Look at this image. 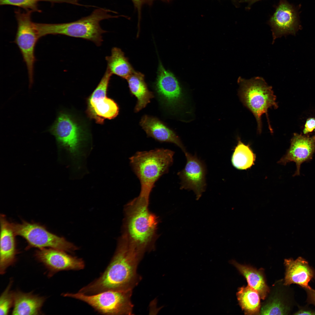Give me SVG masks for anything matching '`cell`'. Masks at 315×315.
Masks as SVG:
<instances>
[{
  "label": "cell",
  "mask_w": 315,
  "mask_h": 315,
  "mask_svg": "<svg viewBox=\"0 0 315 315\" xmlns=\"http://www.w3.org/2000/svg\"><path fill=\"white\" fill-rule=\"evenodd\" d=\"M14 298L13 315L40 314L45 301L44 297L20 291L14 292Z\"/></svg>",
  "instance_id": "cell-19"
},
{
  "label": "cell",
  "mask_w": 315,
  "mask_h": 315,
  "mask_svg": "<svg viewBox=\"0 0 315 315\" xmlns=\"http://www.w3.org/2000/svg\"><path fill=\"white\" fill-rule=\"evenodd\" d=\"M32 12L22 11L20 9L15 12L18 26L14 42L18 46L26 64L30 87L34 81V66L36 60L35 48L39 39L35 23L32 20Z\"/></svg>",
  "instance_id": "cell-7"
},
{
  "label": "cell",
  "mask_w": 315,
  "mask_h": 315,
  "mask_svg": "<svg viewBox=\"0 0 315 315\" xmlns=\"http://www.w3.org/2000/svg\"><path fill=\"white\" fill-rule=\"evenodd\" d=\"M184 153L186 163L185 168L177 173L181 181L180 189L192 190L198 200L206 189L205 166L195 155L186 151Z\"/></svg>",
  "instance_id": "cell-12"
},
{
  "label": "cell",
  "mask_w": 315,
  "mask_h": 315,
  "mask_svg": "<svg viewBox=\"0 0 315 315\" xmlns=\"http://www.w3.org/2000/svg\"><path fill=\"white\" fill-rule=\"evenodd\" d=\"M261 0H241V2L247 3L248 4V7H249L252 5L255 2Z\"/></svg>",
  "instance_id": "cell-32"
},
{
  "label": "cell",
  "mask_w": 315,
  "mask_h": 315,
  "mask_svg": "<svg viewBox=\"0 0 315 315\" xmlns=\"http://www.w3.org/2000/svg\"><path fill=\"white\" fill-rule=\"evenodd\" d=\"M135 8L137 10L138 14V26L139 25L141 18V8L143 5L146 4L151 5L154 0H131Z\"/></svg>",
  "instance_id": "cell-28"
},
{
  "label": "cell",
  "mask_w": 315,
  "mask_h": 315,
  "mask_svg": "<svg viewBox=\"0 0 315 315\" xmlns=\"http://www.w3.org/2000/svg\"><path fill=\"white\" fill-rule=\"evenodd\" d=\"M161 0L162 1H164V2H169L170 1V0Z\"/></svg>",
  "instance_id": "cell-33"
},
{
  "label": "cell",
  "mask_w": 315,
  "mask_h": 315,
  "mask_svg": "<svg viewBox=\"0 0 315 315\" xmlns=\"http://www.w3.org/2000/svg\"><path fill=\"white\" fill-rule=\"evenodd\" d=\"M11 224L15 235L25 239L31 247L39 249L49 247L70 253L78 249L73 243L50 232L38 224L24 221L21 223Z\"/></svg>",
  "instance_id": "cell-8"
},
{
  "label": "cell",
  "mask_w": 315,
  "mask_h": 315,
  "mask_svg": "<svg viewBox=\"0 0 315 315\" xmlns=\"http://www.w3.org/2000/svg\"><path fill=\"white\" fill-rule=\"evenodd\" d=\"M305 289L307 293L308 302L315 306V290L311 288Z\"/></svg>",
  "instance_id": "cell-30"
},
{
  "label": "cell",
  "mask_w": 315,
  "mask_h": 315,
  "mask_svg": "<svg viewBox=\"0 0 315 315\" xmlns=\"http://www.w3.org/2000/svg\"><path fill=\"white\" fill-rule=\"evenodd\" d=\"M49 131L73 158L79 157L82 140L81 132L79 126L69 115L64 113H60Z\"/></svg>",
  "instance_id": "cell-10"
},
{
  "label": "cell",
  "mask_w": 315,
  "mask_h": 315,
  "mask_svg": "<svg viewBox=\"0 0 315 315\" xmlns=\"http://www.w3.org/2000/svg\"><path fill=\"white\" fill-rule=\"evenodd\" d=\"M233 0V1H234L235 2H237L238 1V0Z\"/></svg>",
  "instance_id": "cell-34"
},
{
  "label": "cell",
  "mask_w": 315,
  "mask_h": 315,
  "mask_svg": "<svg viewBox=\"0 0 315 315\" xmlns=\"http://www.w3.org/2000/svg\"><path fill=\"white\" fill-rule=\"evenodd\" d=\"M110 12L117 13L109 9L98 8L90 15L74 22L57 24L35 23V24L39 38L49 34L62 35L90 41L100 46L103 41L102 34L107 32L101 28L100 22L122 16L112 15L109 14Z\"/></svg>",
  "instance_id": "cell-4"
},
{
  "label": "cell",
  "mask_w": 315,
  "mask_h": 315,
  "mask_svg": "<svg viewBox=\"0 0 315 315\" xmlns=\"http://www.w3.org/2000/svg\"><path fill=\"white\" fill-rule=\"evenodd\" d=\"M174 153L170 149L158 148L137 152L129 158L131 167L141 184L138 196L149 200L155 183L168 172L172 164Z\"/></svg>",
  "instance_id": "cell-3"
},
{
  "label": "cell",
  "mask_w": 315,
  "mask_h": 315,
  "mask_svg": "<svg viewBox=\"0 0 315 315\" xmlns=\"http://www.w3.org/2000/svg\"><path fill=\"white\" fill-rule=\"evenodd\" d=\"M132 293V290H110L91 295L67 293L63 296L84 302L100 314L131 315L133 306L131 300Z\"/></svg>",
  "instance_id": "cell-6"
},
{
  "label": "cell",
  "mask_w": 315,
  "mask_h": 315,
  "mask_svg": "<svg viewBox=\"0 0 315 315\" xmlns=\"http://www.w3.org/2000/svg\"><path fill=\"white\" fill-rule=\"evenodd\" d=\"M140 124L148 136L160 142L173 143L184 152L186 151L178 136L157 118L145 115L142 117Z\"/></svg>",
  "instance_id": "cell-18"
},
{
  "label": "cell",
  "mask_w": 315,
  "mask_h": 315,
  "mask_svg": "<svg viewBox=\"0 0 315 315\" xmlns=\"http://www.w3.org/2000/svg\"><path fill=\"white\" fill-rule=\"evenodd\" d=\"M107 63L106 69L112 74L127 79L135 71L122 50L113 48L110 56L105 57Z\"/></svg>",
  "instance_id": "cell-21"
},
{
  "label": "cell",
  "mask_w": 315,
  "mask_h": 315,
  "mask_svg": "<svg viewBox=\"0 0 315 315\" xmlns=\"http://www.w3.org/2000/svg\"><path fill=\"white\" fill-rule=\"evenodd\" d=\"M149 201L138 196L124 209L122 236L131 246L143 254L154 248L158 223L157 217L149 210Z\"/></svg>",
  "instance_id": "cell-2"
},
{
  "label": "cell",
  "mask_w": 315,
  "mask_h": 315,
  "mask_svg": "<svg viewBox=\"0 0 315 315\" xmlns=\"http://www.w3.org/2000/svg\"><path fill=\"white\" fill-rule=\"evenodd\" d=\"M41 1L49 2L52 4L64 3L78 6L80 5L78 0H0V5L13 6L22 8L27 11L41 12L38 7V3Z\"/></svg>",
  "instance_id": "cell-25"
},
{
  "label": "cell",
  "mask_w": 315,
  "mask_h": 315,
  "mask_svg": "<svg viewBox=\"0 0 315 315\" xmlns=\"http://www.w3.org/2000/svg\"><path fill=\"white\" fill-rule=\"evenodd\" d=\"M240 307L246 314H258L260 308V297L258 293L248 285L239 288L237 293Z\"/></svg>",
  "instance_id": "cell-23"
},
{
  "label": "cell",
  "mask_w": 315,
  "mask_h": 315,
  "mask_svg": "<svg viewBox=\"0 0 315 315\" xmlns=\"http://www.w3.org/2000/svg\"><path fill=\"white\" fill-rule=\"evenodd\" d=\"M239 85L238 95L241 101L253 114L257 125V131L260 134L262 131V116L265 114L271 133L267 114L269 108H278L272 87L262 77H256L249 79L239 77L238 79Z\"/></svg>",
  "instance_id": "cell-5"
},
{
  "label": "cell",
  "mask_w": 315,
  "mask_h": 315,
  "mask_svg": "<svg viewBox=\"0 0 315 315\" xmlns=\"http://www.w3.org/2000/svg\"><path fill=\"white\" fill-rule=\"evenodd\" d=\"M294 314L295 315H315V311L307 308H301Z\"/></svg>",
  "instance_id": "cell-31"
},
{
  "label": "cell",
  "mask_w": 315,
  "mask_h": 315,
  "mask_svg": "<svg viewBox=\"0 0 315 315\" xmlns=\"http://www.w3.org/2000/svg\"><path fill=\"white\" fill-rule=\"evenodd\" d=\"M35 256L51 273L65 270L83 269L85 264L81 258L68 254L66 252L50 248L39 249Z\"/></svg>",
  "instance_id": "cell-13"
},
{
  "label": "cell",
  "mask_w": 315,
  "mask_h": 315,
  "mask_svg": "<svg viewBox=\"0 0 315 315\" xmlns=\"http://www.w3.org/2000/svg\"><path fill=\"white\" fill-rule=\"evenodd\" d=\"M315 130V118H310L307 120L304 125L303 133L304 134H307L311 133Z\"/></svg>",
  "instance_id": "cell-29"
},
{
  "label": "cell",
  "mask_w": 315,
  "mask_h": 315,
  "mask_svg": "<svg viewBox=\"0 0 315 315\" xmlns=\"http://www.w3.org/2000/svg\"><path fill=\"white\" fill-rule=\"evenodd\" d=\"M231 157L233 166L239 170H246L254 164L256 156L249 145H246L239 139Z\"/></svg>",
  "instance_id": "cell-24"
},
{
  "label": "cell",
  "mask_w": 315,
  "mask_h": 315,
  "mask_svg": "<svg viewBox=\"0 0 315 315\" xmlns=\"http://www.w3.org/2000/svg\"><path fill=\"white\" fill-rule=\"evenodd\" d=\"M12 281L11 280L2 293L0 298V315H6L13 305L14 293L10 290Z\"/></svg>",
  "instance_id": "cell-27"
},
{
  "label": "cell",
  "mask_w": 315,
  "mask_h": 315,
  "mask_svg": "<svg viewBox=\"0 0 315 315\" xmlns=\"http://www.w3.org/2000/svg\"><path fill=\"white\" fill-rule=\"evenodd\" d=\"M268 23L272 32L273 43L282 36L295 35L300 28L296 11L286 0H279Z\"/></svg>",
  "instance_id": "cell-11"
},
{
  "label": "cell",
  "mask_w": 315,
  "mask_h": 315,
  "mask_svg": "<svg viewBox=\"0 0 315 315\" xmlns=\"http://www.w3.org/2000/svg\"><path fill=\"white\" fill-rule=\"evenodd\" d=\"M155 88L159 97L168 106L175 107L181 101L183 94L178 80L161 63L159 66Z\"/></svg>",
  "instance_id": "cell-15"
},
{
  "label": "cell",
  "mask_w": 315,
  "mask_h": 315,
  "mask_svg": "<svg viewBox=\"0 0 315 315\" xmlns=\"http://www.w3.org/2000/svg\"><path fill=\"white\" fill-rule=\"evenodd\" d=\"M143 255L121 236L109 264L101 275L78 292L91 295L110 290H132L140 280L136 270Z\"/></svg>",
  "instance_id": "cell-1"
},
{
  "label": "cell",
  "mask_w": 315,
  "mask_h": 315,
  "mask_svg": "<svg viewBox=\"0 0 315 315\" xmlns=\"http://www.w3.org/2000/svg\"><path fill=\"white\" fill-rule=\"evenodd\" d=\"M315 152V135L310 137L302 133H294L289 148L278 162L285 165L290 162H295L296 170L293 176L299 175L301 165L311 160Z\"/></svg>",
  "instance_id": "cell-14"
},
{
  "label": "cell",
  "mask_w": 315,
  "mask_h": 315,
  "mask_svg": "<svg viewBox=\"0 0 315 315\" xmlns=\"http://www.w3.org/2000/svg\"><path fill=\"white\" fill-rule=\"evenodd\" d=\"M0 273L4 274L7 268L16 260V250L15 235L10 223L4 216L1 215Z\"/></svg>",
  "instance_id": "cell-17"
},
{
  "label": "cell",
  "mask_w": 315,
  "mask_h": 315,
  "mask_svg": "<svg viewBox=\"0 0 315 315\" xmlns=\"http://www.w3.org/2000/svg\"><path fill=\"white\" fill-rule=\"evenodd\" d=\"M112 75L106 69L100 82L88 100V114L99 123H102L104 119H111L115 118L119 113V107L117 103L106 96Z\"/></svg>",
  "instance_id": "cell-9"
},
{
  "label": "cell",
  "mask_w": 315,
  "mask_h": 315,
  "mask_svg": "<svg viewBox=\"0 0 315 315\" xmlns=\"http://www.w3.org/2000/svg\"><path fill=\"white\" fill-rule=\"evenodd\" d=\"M284 264L286 267L285 285L294 284L304 289L311 288L309 283L314 278L315 272L305 259L301 257L295 260L285 259Z\"/></svg>",
  "instance_id": "cell-16"
},
{
  "label": "cell",
  "mask_w": 315,
  "mask_h": 315,
  "mask_svg": "<svg viewBox=\"0 0 315 315\" xmlns=\"http://www.w3.org/2000/svg\"><path fill=\"white\" fill-rule=\"evenodd\" d=\"M288 309L280 298L275 297L262 307L260 313L262 315L287 314Z\"/></svg>",
  "instance_id": "cell-26"
},
{
  "label": "cell",
  "mask_w": 315,
  "mask_h": 315,
  "mask_svg": "<svg viewBox=\"0 0 315 315\" xmlns=\"http://www.w3.org/2000/svg\"><path fill=\"white\" fill-rule=\"evenodd\" d=\"M231 262L246 278L249 285L258 293L261 299H265L269 289L262 270L240 264L234 260H232Z\"/></svg>",
  "instance_id": "cell-22"
},
{
  "label": "cell",
  "mask_w": 315,
  "mask_h": 315,
  "mask_svg": "<svg viewBox=\"0 0 315 315\" xmlns=\"http://www.w3.org/2000/svg\"><path fill=\"white\" fill-rule=\"evenodd\" d=\"M126 80L131 93L137 99L134 111L138 112L150 102L153 94L149 90L142 73L135 71Z\"/></svg>",
  "instance_id": "cell-20"
}]
</instances>
